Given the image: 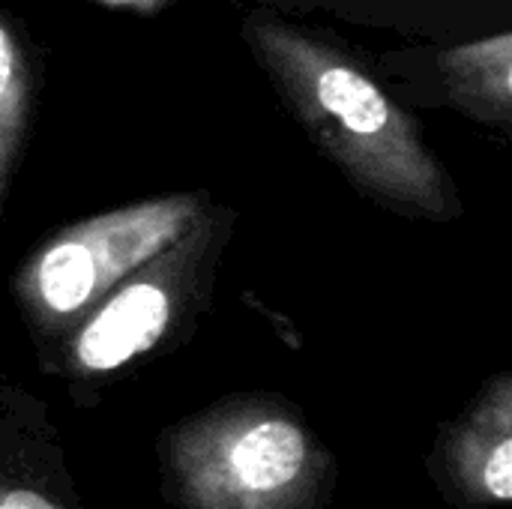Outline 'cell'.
<instances>
[{
	"mask_svg": "<svg viewBox=\"0 0 512 509\" xmlns=\"http://www.w3.org/2000/svg\"><path fill=\"white\" fill-rule=\"evenodd\" d=\"M444 81L459 105L477 117H512V36L504 30L489 39L456 45L438 54Z\"/></svg>",
	"mask_w": 512,
	"mask_h": 509,
	"instance_id": "7",
	"label": "cell"
},
{
	"mask_svg": "<svg viewBox=\"0 0 512 509\" xmlns=\"http://www.w3.org/2000/svg\"><path fill=\"white\" fill-rule=\"evenodd\" d=\"M246 33L315 141L366 192L429 216L453 213L444 168L414 120L363 69L279 18L258 15Z\"/></svg>",
	"mask_w": 512,
	"mask_h": 509,
	"instance_id": "1",
	"label": "cell"
},
{
	"mask_svg": "<svg viewBox=\"0 0 512 509\" xmlns=\"http://www.w3.org/2000/svg\"><path fill=\"white\" fill-rule=\"evenodd\" d=\"M0 509H87L57 432L12 402H0Z\"/></svg>",
	"mask_w": 512,
	"mask_h": 509,
	"instance_id": "6",
	"label": "cell"
},
{
	"mask_svg": "<svg viewBox=\"0 0 512 509\" xmlns=\"http://www.w3.org/2000/svg\"><path fill=\"white\" fill-rule=\"evenodd\" d=\"M111 3H144V0H111Z\"/></svg>",
	"mask_w": 512,
	"mask_h": 509,
	"instance_id": "9",
	"label": "cell"
},
{
	"mask_svg": "<svg viewBox=\"0 0 512 509\" xmlns=\"http://www.w3.org/2000/svg\"><path fill=\"white\" fill-rule=\"evenodd\" d=\"M162 492L180 509H324L336 459L273 396L216 402L159 438Z\"/></svg>",
	"mask_w": 512,
	"mask_h": 509,
	"instance_id": "2",
	"label": "cell"
},
{
	"mask_svg": "<svg viewBox=\"0 0 512 509\" xmlns=\"http://www.w3.org/2000/svg\"><path fill=\"white\" fill-rule=\"evenodd\" d=\"M189 237L192 234L126 276L72 327L63 345V369L69 378L96 381L159 348L174 327L186 291Z\"/></svg>",
	"mask_w": 512,
	"mask_h": 509,
	"instance_id": "4",
	"label": "cell"
},
{
	"mask_svg": "<svg viewBox=\"0 0 512 509\" xmlns=\"http://www.w3.org/2000/svg\"><path fill=\"white\" fill-rule=\"evenodd\" d=\"M201 210L195 192H174L69 225L21 270L18 291L30 321L51 336L72 333L126 276L192 234Z\"/></svg>",
	"mask_w": 512,
	"mask_h": 509,
	"instance_id": "3",
	"label": "cell"
},
{
	"mask_svg": "<svg viewBox=\"0 0 512 509\" xmlns=\"http://www.w3.org/2000/svg\"><path fill=\"white\" fill-rule=\"evenodd\" d=\"M27 66L6 24H0V189L9 180L21 132L27 123Z\"/></svg>",
	"mask_w": 512,
	"mask_h": 509,
	"instance_id": "8",
	"label": "cell"
},
{
	"mask_svg": "<svg viewBox=\"0 0 512 509\" xmlns=\"http://www.w3.org/2000/svg\"><path fill=\"white\" fill-rule=\"evenodd\" d=\"M429 477L459 509H495L512 498V378H492L435 444Z\"/></svg>",
	"mask_w": 512,
	"mask_h": 509,
	"instance_id": "5",
	"label": "cell"
}]
</instances>
